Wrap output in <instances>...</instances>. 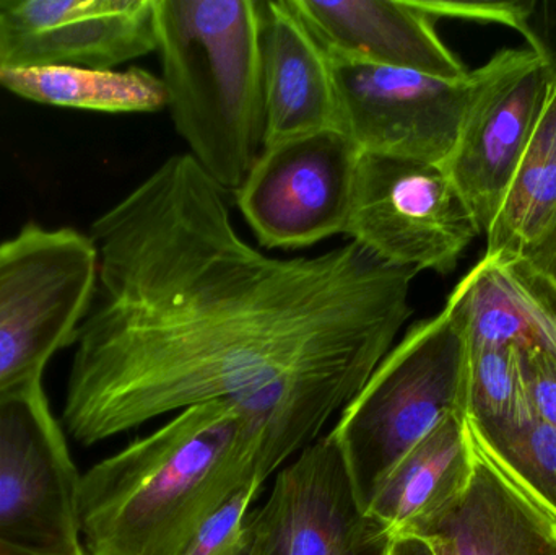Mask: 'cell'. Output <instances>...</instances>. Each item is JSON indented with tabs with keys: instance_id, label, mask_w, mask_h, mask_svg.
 <instances>
[{
	"instance_id": "6da1fadb",
	"label": "cell",
	"mask_w": 556,
	"mask_h": 555,
	"mask_svg": "<svg viewBox=\"0 0 556 555\" xmlns=\"http://www.w3.org/2000/svg\"><path fill=\"white\" fill-rule=\"evenodd\" d=\"M90 238L97 292L62 409L81 445L270 388L342 413L412 316L417 273L355 241L270 256L238 231L224 189L189 153L108 209Z\"/></svg>"
},
{
	"instance_id": "7a4b0ae2",
	"label": "cell",
	"mask_w": 556,
	"mask_h": 555,
	"mask_svg": "<svg viewBox=\"0 0 556 555\" xmlns=\"http://www.w3.org/2000/svg\"><path fill=\"white\" fill-rule=\"evenodd\" d=\"M261 446L260 424L235 401L181 411L80 476L85 551L181 555L212 515L248 482L260 481Z\"/></svg>"
},
{
	"instance_id": "3957f363",
	"label": "cell",
	"mask_w": 556,
	"mask_h": 555,
	"mask_svg": "<svg viewBox=\"0 0 556 555\" xmlns=\"http://www.w3.org/2000/svg\"><path fill=\"white\" fill-rule=\"evenodd\" d=\"M155 31L176 133L237 191L264 147L263 2L155 0Z\"/></svg>"
},
{
	"instance_id": "277c9868",
	"label": "cell",
	"mask_w": 556,
	"mask_h": 555,
	"mask_svg": "<svg viewBox=\"0 0 556 555\" xmlns=\"http://www.w3.org/2000/svg\"><path fill=\"white\" fill-rule=\"evenodd\" d=\"M469 349L444 306L418 323L379 362L330 430L362 507L388 472L441 420L467 409Z\"/></svg>"
},
{
	"instance_id": "5b68a950",
	"label": "cell",
	"mask_w": 556,
	"mask_h": 555,
	"mask_svg": "<svg viewBox=\"0 0 556 555\" xmlns=\"http://www.w3.org/2000/svg\"><path fill=\"white\" fill-rule=\"evenodd\" d=\"M90 235L28 224L0 243V396L42 381L74 345L97 292Z\"/></svg>"
},
{
	"instance_id": "8992f818",
	"label": "cell",
	"mask_w": 556,
	"mask_h": 555,
	"mask_svg": "<svg viewBox=\"0 0 556 555\" xmlns=\"http://www.w3.org/2000/svg\"><path fill=\"white\" fill-rule=\"evenodd\" d=\"M336 93V129L359 153L444 165L464 119L502 68L498 52L464 78L352 61L327 51Z\"/></svg>"
},
{
	"instance_id": "52a82bcc",
	"label": "cell",
	"mask_w": 556,
	"mask_h": 555,
	"mask_svg": "<svg viewBox=\"0 0 556 555\" xmlns=\"http://www.w3.org/2000/svg\"><path fill=\"white\" fill-rule=\"evenodd\" d=\"M343 235L389 266L446 276L480 230L443 165L359 153Z\"/></svg>"
},
{
	"instance_id": "ba28073f",
	"label": "cell",
	"mask_w": 556,
	"mask_h": 555,
	"mask_svg": "<svg viewBox=\"0 0 556 555\" xmlns=\"http://www.w3.org/2000/svg\"><path fill=\"white\" fill-rule=\"evenodd\" d=\"M80 475L42 381L0 396V555H88Z\"/></svg>"
},
{
	"instance_id": "9c48e42d",
	"label": "cell",
	"mask_w": 556,
	"mask_h": 555,
	"mask_svg": "<svg viewBox=\"0 0 556 555\" xmlns=\"http://www.w3.org/2000/svg\"><path fill=\"white\" fill-rule=\"evenodd\" d=\"M358 159L336 127L264 146L235 191L257 243L298 250L345 234Z\"/></svg>"
},
{
	"instance_id": "30bf717a",
	"label": "cell",
	"mask_w": 556,
	"mask_h": 555,
	"mask_svg": "<svg viewBox=\"0 0 556 555\" xmlns=\"http://www.w3.org/2000/svg\"><path fill=\"white\" fill-rule=\"evenodd\" d=\"M248 528L247 555H388L392 541L359 504L332 433L277 472Z\"/></svg>"
},
{
	"instance_id": "8fae6325",
	"label": "cell",
	"mask_w": 556,
	"mask_h": 555,
	"mask_svg": "<svg viewBox=\"0 0 556 555\" xmlns=\"http://www.w3.org/2000/svg\"><path fill=\"white\" fill-rule=\"evenodd\" d=\"M503 54L502 68L473 101L443 165L480 235L489 234L508 194L556 75L529 46Z\"/></svg>"
},
{
	"instance_id": "7c38bea8",
	"label": "cell",
	"mask_w": 556,
	"mask_h": 555,
	"mask_svg": "<svg viewBox=\"0 0 556 555\" xmlns=\"http://www.w3.org/2000/svg\"><path fill=\"white\" fill-rule=\"evenodd\" d=\"M155 51V0H0L2 67L116 68Z\"/></svg>"
},
{
	"instance_id": "4fadbf2b",
	"label": "cell",
	"mask_w": 556,
	"mask_h": 555,
	"mask_svg": "<svg viewBox=\"0 0 556 555\" xmlns=\"http://www.w3.org/2000/svg\"><path fill=\"white\" fill-rule=\"evenodd\" d=\"M326 51L352 61L457 80L470 71L415 0H290Z\"/></svg>"
},
{
	"instance_id": "5bb4252c",
	"label": "cell",
	"mask_w": 556,
	"mask_h": 555,
	"mask_svg": "<svg viewBox=\"0 0 556 555\" xmlns=\"http://www.w3.org/2000/svg\"><path fill=\"white\" fill-rule=\"evenodd\" d=\"M446 308L467 348H515L556 361V289L522 257L483 260L457 283Z\"/></svg>"
},
{
	"instance_id": "9a60e30c",
	"label": "cell",
	"mask_w": 556,
	"mask_h": 555,
	"mask_svg": "<svg viewBox=\"0 0 556 555\" xmlns=\"http://www.w3.org/2000/svg\"><path fill=\"white\" fill-rule=\"evenodd\" d=\"M264 146L336 127L329 55L290 0L263 2Z\"/></svg>"
},
{
	"instance_id": "2e32d148",
	"label": "cell",
	"mask_w": 556,
	"mask_h": 555,
	"mask_svg": "<svg viewBox=\"0 0 556 555\" xmlns=\"http://www.w3.org/2000/svg\"><path fill=\"white\" fill-rule=\"evenodd\" d=\"M476 455L466 416L451 414L388 472L366 514L392 540L424 537L469 488Z\"/></svg>"
},
{
	"instance_id": "e0dca14e",
	"label": "cell",
	"mask_w": 556,
	"mask_h": 555,
	"mask_svg": "<svg viewBox=\"0 0 556 555\" xmlns=\"http://www.w3.org/2000/svg\"><path fill=\"white\" fill-rule=\"evenodd\" d=\"M476 450L469 488L421 538L438 555H556L555 521Z\"/></svg>"
},
{
	"instance_id": "ac0fdd59",
	"label": "cell",
	"mask_w": 556,
	"mask_h": 555,
	"mask_svg": "<svg viewBox=\"0 0 556 555\" xmlns=\"http://www.w3.org/2000/svg\"><path fill=\"white\" fill-rule=\"evenodd\" d=\"M0 87L35 103L103 113H155L168 103L162 78L140 67H2Z\"/></svg>"
},
{
	"instance_id": "d6986e66",
	"label": "cell",
	"mask_w": 556,
	"mask_h": 555,
	"mask_svg": "<svg viewBox=\"0 0 556 555\" xmlns=\"http://www.w3.org/2000/svg\"><path fill=\"white\" fill-rule=\"evenodd\" d=\"M556 207V75L544 113L486 237L485 257L515 260Z\"/></svg>"
},
{
	"instance_id": "ffe728a7",
	"label": "cell",
	"mask_w": 556,
	"mask_h": 555,
	"mask_svg": "<svg viewBox=\"0 0 556 555\" xmlns=\"http://www.w3.org/2000/svg\"><path fill=\"white\" fill-rule=\"evenodd\" d=\"M500 472L556 524V432L538 417L503 429H472Z\"/></svg>"
},
{
	"instance_id": "44dd1931",
	"label": "cell",
	"mask_w": 556,
	"mask_h": 555,
	"mask_svg": "<svg viewBox=\"0 0 556 555\" xmlns=\"http://www.w3.org/2000/svg\"><path fill=\"white\" fill-rule=\"evenodd\" d=\"M469 349V348H467ZM515 348L469 349L466 419L472 429H503L532 419Z\"/></svg>"
},
{
	"instance_id": "7402d4cb",
	"label": "cell",
	"mask_w": 556,
	"mask_h": 555,
	"mask_svg": "<svg viewBox=\"0 0 556 555\" xmlns=\"http://www.w3.org/2000/svg\"><path fill=\"white\" fill-rule=\"evenodd\" d=\"M263 488V482H248L205 521L181 555H247L251 512Z\"/></svg>"
},
{
	"instance_id": "603a6c76",
	"label": "cell",
	"mask_w": 556,
	"mask_h": 555,
	"mask_svg": "<svg viewBox=\"0 0 556 555\" xmlns=\"http://www.w3.org/2000/svg\"><path fill=\"white\" fill-rule=\"evenodd\" d=\"M428 15L438 18L472 20V22L502 23L518 29L528 38L532 2H450V0H415Z\"/></svg>"
},
{
	"instance_id": "cb8c5ba5",
	"label": "cell",
	"mask_w": 556,
	"mask_h": 555,
	"mask_svg": "<svg viewBox=\"0 0 556 555\" xmlns=\"http://www.w3.org/2000/svg\"><path fill=\"white\" fill-rule=\"evenodd\" d=\"M532 413L556 432V361L534 351H519Z\"/></svg>"
},
{
	"instance_id": "d4e9b609",
	"label": "cell",
	"mask_w": 556,
	"mask_h": 555,
	"mask_svg": "<svg viewBox=\"0 0 556 555\" xmlns=\"http://www.w3.org/2000/svg\"><path fill=\"white\" fill-rule=\"evenodd\" d=\"M528 46L554 67L556 74V0H534L529 18Z\"/></svg>"
},
{
	"instance_id": "484cf974",
	"label": "cell",
	"mask_w": 556,
	"mask_h": 555,
	"mask_svg": "<svg viewBox=\"0 0 556 555\" xmlns=\"http://www.w3.org/2000/svg\"><path fill=\"white\" fill-rule=\"evenodd\" d=\"M519 257L556 289V207Z\"/></svg>"
},
{
	"instance_id": "4316f807",
	"label": "cell",
	"mask_w": 556,
	"mask_h": 555,
	"mask_svg": "<svg viewBox=\"0 0 556 555\" xmlns=\"http://www.w3.org/2000/svg\"><path fill=\"white\" fill-rule=\"evenodd\" d=\"M388 555H438L433 544L421 537H399L391 541Z\"/></svg>"
},
{
	"instance_id": "83f0119b",
	"label": "cell",
	"mask_w": 556,
	"mask_h": 555,
	"mask_svg": "<svg viewBox=\"0 0 556 555\" xmlns=\"http://www.w3.org/2000/svg\"><path fill=\"white\" fill-rule=\"evenodd\" d=\"M0 67H2V64H0Z\"/></svg>"
}]
</instances>
